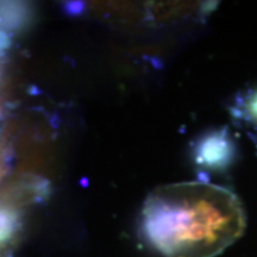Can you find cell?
Listing matches in <instances>:
<instances>
[{"label":"cell","instance_id":"4","mask_svg":"<svg viewBox=\"0 0 257 257\" xmlns=\"http://www.w3.org/2000/svg\"><path fill=\"white\" fill-rule=\"evenodd\" d=\"M250 111L252 112L253 117L257 118V95H255V98L252 99L251 106H250Z\"/></svg>","mask_w":257,"mask_h":257},{"label":"cell","instance_id":"1","mask_svg":"<svg viewBox=\"0 0 257 257\" xmlns=\"http://www.w3.org/2000/svg\"><path fill=\"white\" fill-rule=\"evenodd\" d=\"M245 225L237 195L206 182L160 186L142 210L144 236L165 257H216L242 236Z\"/></svg>","mask_w":257,"mask_h":257},{"label":"cell","instance_id":"2","mask_svg":"<svg viewBox=\"0 0 257 257\" xmlns=\"http://www.w3.org/2000/svg\"><path fill=\"white\" fill-rule=\"evenodd\" d=\"M224 148H226V143L219 140V137H210L205 140L199 147L198 160L199 162L206 163V165H214L218 163L220 159L221 152H224Z\"/></svg>","mask_w":257,"mask_h":257},{"label":"cell","instance_id":"3","mask_svg":"<svg viewBox=\"0 0 257 257\" xmlns=\"http://www.w3.org/2000/svg\"><path fill=\"white\" fill-rule=\"evenodd\" d=\"M17 231V220L14 213L8 210H0V248L9 244Z\"/></svg>","mask_w":257,"mask_h":257}]
</instances>
